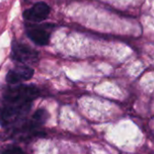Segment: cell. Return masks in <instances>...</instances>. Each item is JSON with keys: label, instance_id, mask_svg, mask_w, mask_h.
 Listing matches in <instances>:
<instances>
[{"label": "cell", "instance_id": "cell-1", "mask_svg": "<svg viewBox=\"0 0 154 154\" xmlns=\"http://www.w3.org/2000/svg\"><path fill=\"white\" fill-rule=\"evenodd\" d=\"M39 96V90L34 85H17L8 87L3 94L4 104H30Z\"/></svg>", "mask_w": 154, "mask_h": 154}, {"label": "cell", "instance_id": "cell-2", "mask_svg": "<svg viewBox=\"0 0 154 154\" xmlns=\"http://www.w3.org/2000/svg\"><path fill=\"white\" fill-rule=\"evenodd\" d=\"M31 104H4L0 107V125L8 127L23 119L31 109Z\"/></svg>", "mask_w": 154, "mask_h": 154}, {"label": "cell", "instance_id": "cell-3", "mask_svg": "<svg viewBox=\"0 0 154 154\" xmlns=\"http://www.w3.org/2000/svg\"><path fill=\"white\" fill-rule=\"evenodd\" d=\"M13 58L21 63H34L38 59V54L26 44L16 42L12 46Z\"/></svg>", "mask_w": 154, "mask_h": 154}, {"label": "cell", "instance_id": "cell-4", "mask_svg": "<svg viewBox=\"0 0 154 154\" xmlns=\"http://www.w3.org/2000/svg\"><path fill=\"white\" fill-rule=\"evenodd\" d=\"M34 75V70L27 65H17L11 69L7 74V81L9 84L15 85L21 81L31 79Z\"/></svg>", "mask_w": 154, "mask_h": 154}, {"label": "cell", "instance_id": "cell-5", "mask_svg": "<svg viewBox=\"0 0 154 154\" xmlns=\"http://www.w3.org/2000/svg\"><path fill=\"white\" fill-rule=\"evenodd\" d=\"M50 14V7L44 3L40 2L35 4L32 8L26 10L23 14L25 19L30 22H41L47 18Z\"/></svg>", "mask_w": 154, "mask_h": 154}, {"label": "cell", "instance_id": "cell-6", "mask_svg": "<svg viewBox=\"0 0 154 154\" xmlns=\"http://www.w3.org/2000/svg\"><path fill=\"white\" fill-rule=\"evenodd\" d=\"M27 36L38 45H46L49 43L50 38L49 34L45 30L40 28H32L27 30Z\"/></svg>", "mask_w": 154, "mask_h": 154}, {"label": "cell", "instance_id": "cell-7", "mask_svg": "<svg viewBox=\"0 0 154 154\" xmlns=\"http://www.w3.org/2000/svg\"><path fill=\"white\" fill-rule=\"evenodd\" d=\"M47 118H48V112H47V111L45 110V109H39V110H37L33 114L31 120L38 127V126L43 125L46 122Z\"/></svg>", "mask_w": 154, "mask_h": 154}, {"label": "cell", "instance_id": "cell-8", "mask_svg": "<svg viewBox=\"0 0 154 154\" xmlns=\"http://www.w3.org/2000/svg\"><path fill=\"white\" fill-rule=\"evenodd\" d=\"M1 154H26V153L18 146L8 145L2 149Z\"/></svg>", "mask_w": 154, "mask_h": 154}]
</instances>
